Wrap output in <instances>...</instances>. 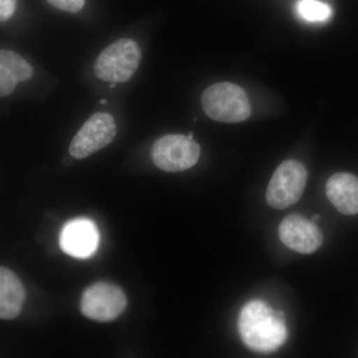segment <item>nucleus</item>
<instances>
[{
	"mask_svg": "<svg viewBox=\"0 0 358 358\" xmlns=\"http://www.w3.org/2000/svg\"><path fill=\"white\" fill-rule=\"evenodd\" d=\"M101 103H107V100H102V101H101Z\"/></svg>",
	"mask_w": 358,
	"mask_h": 358,
	"instance_id": "17",
	"label": "nucleus"
},
{
	"mask_svg": "<svg viewBox=\"0 0 358 358\" xmlns=\"http://www.w3.org/2000/svg\"><path fill=\"white\" fill-rule=\"evenodd\" d=\"M26 298L22 282L13 271L0 267V319L13 320L22 310Z\"/></svg>",
	"mask_w": 358,
	"mask_h": 358,
	"instance_id": "11",
	"label": "nucleus"
},
{
	"mask_svg": "<svg viewBox=\"0 0 358 358\" xmlns=\"http://www.w3.org/2000/svg\"><path fill=\"white\" fill-rule=\"evenodd\" d=\"M296 9L303 20L310 22H322L331 15V7L319 0H299Z\"/></svg>",
	"mask_w": 358,
	"mask_h": 358,
	"instance_id": "13",
	"label": "nucleus"
},
{
	"mask_svg": "<svg viewBox=\"0 0 358 358\" xmlns=\"http://www.w3.org/2000/svg\"><path fill=\"white\" fill-rule=\"evenodd\" d=\"M32 76V66L22 56L13 51L0 50V96L10 95L16 85Z\"/></svg>",
	"mask_w": 358,
	"mask_h": 358,
	"instance_id": "12",
	"label": "nucleus"
},
{
	"mask_svg": "<svg viewBox=\"0 0 358 358\" xmlns=\"http://www.w3.org/2000/svg\"><path fill=\"white\" fill-rule=\"evenodd\" d=\"M141 49L133 39L117 40L101 52L94 65L96 78L110 83L128 82L138 70Z\"/></svg>",
	"mask_w": 358,
	"mask_h": 358,
	"instance_id": "3",
	"label": "nucleus"
},
{
	"mask_svg": "<svg viewBox=\"0 0 358 358\" xmlns=\"http://www.w3.org/2000/svg\"><path fill=\"white\" fill-rule=\"evenodd\" d=\"M152 157L155 166L162 171L178 173L197 164L200 147L189 136L166 134L155 141Z\"/></svg>",
	"mask_w": 358,
	"mask_h": 358,
	"instance_id": "5",
	"label": "nucleus"
},
{
	"mask_svg": "<svg viewBox=\"0 0 358 358\" xmlns=\"http://www.w3.org/2000/svg\"><path fill=\"white\" fill-rule=\"evenodd\" d=\"M52 6L69 13H77L82 10L86 0H47Z\"/></svg>",
	"mask_w": 358,
	"mask_h": 358,
	"instance_id": "14",
	"label": "nucleus"
},
{
	"mask_svg": "<svg viewBox=\"0 0 358 358\" xmlns=\"http://www.w3.org/2000/svg\"><path fill=\"white\" fill-rule=\"evenodd\" d=\"M201 105L210 119L228 124L244 122L252 112L246 92L228 82L214 84L205 90Z\"/></svg>",
	"mask_w": 358,
	"mask_h": 358,
	"instance_id": "2",
	"label": "nucleus"
},
{
	"mask_svg": "<svg viewBox=\"0 0 358 358\" xmlns=\"http://www.w3.org/2000/svg\"><path fill=\"white\" fill-rule=\"evenodd\" d=\"M117 131V124L113 115L107 113L91 115L71 141V157L83 159L95 154L114 141Z\"/></svg>",
	"mask_w": 358,
	"mask_h": 358,
	"instance_id": "7",
	"label": "nucleus"
},
{
	"mask_svg": "<svg viewBox=\"0 0 358 358\" xmlns=\"http://www.w3.org/2000/svg\"><path fill=\"white\" fill-rule=\"evenodd\" d=\"M327 199L341 213L358 214V178L352 173L334 174L327 183Z\"/></svg>",
	"mask_w": 358,
	"mask_h": 358,
	"instance_id": "10",
	"label": "nucleus"
},
{
	"mask_svg": "<svg viewBox=\"0 0 358 358\" xmlns=\"http://www.w3.org/2000/svg\"><path fill=\"white\" fill-rule=\"evenodd\" d=\"M238 329L245 345L256 352H275L288 338L284 313L259 300L249 301L242 308Z\"/></svg>",
	"mask_w": 358,
	"mask_h": 358,
	"instance_id": "1",
	"label": "nucleus"
},
{
	"mask_svg": "<svg viewBox=\"0 0 358 358\" xmlns=\"http://www.w3.org/2000/svg\"><path fill=\"white\" fill-rule=\"evenodd\" d=\"M313 221L320 220V215H315V216H313Z\"/></svg>",
	"mask_w": 358,
	"mask_h": 358,
	"instance_id": "16",
	"label": "nucleus"
},
{
	"mask_svg": "<svg viewBox=\"0 0 358 358\" xmlns=\"http://www.w3.org/2000/svg\"><path fill=\"white\" fill-rule=\"evenodd\" d=\"M279 237L288 248L301 254L313 253L324 241L322 231L317 224L300 214H293L282 221Z\"/></svg>",
	"mask_w": 358,
	"mask_h": 358,
	"instance_id": "8",
	"label": "nucleus"
},
{
	"mask_svg": "<svg viewBox=\"0 0 358 358\" xmlns=\"http://www.w3.org/2000/svg\"><path fill=\"white\" fill-rule=\"evenodd\" d=\"M127 305L128 300L121 288L110 282H100L84 292L81 312L85 317L96 322H112L124 313Z\"/></svg>",
	"mask_w": 358,
	"mask_h": 358,
	"instance_id": "6",
	"label": "nucleus"
},
{
	"mask_svg": "<svg viewBox=\"0 0 358 358\" xmlns=\"http://www.w3.org/2000/svg\"><path fill=\"white\" fill-rule=\"evenodd\" d=\"M100 241L95 222L88 218H76L66 223L60 235L61 249L77 259L93 256Z\"/></svg>",
	"mask_w": 358,
	"mask_h": 358,
	"instance_id": "9",
	"label": "nucleus"
},
{
	"mask_svg": "<svg viewBox=\"0 0 358 358\" xmlns=\"http://www.w3.org/2000/svg\"><path fill=\"white\" fill-rule=\"evenodd\" d=\"M16 0H0V22L8 20L15 13Z\"/></svg>",
	"mask_w": 358,
	"mask_h": 358,
	"instance_id": "15",
	"label": "nucleus"
},
{
	"mask_svg": "<svg viewBox=\"0 0 358 358\" xmlns=\"http://www.w3.org/2000/svg\"><path fill=\"white\" fill-rule=\"evenodd\" d=\"M308 180V171L305 166L296 160L289 159L275 169L267 194L268 204L275 209L288 208L301 199Z\"/></svg>",
	"mask_w": 358,
	"mask_h": 358,
	"instance_id": "4",
	"label": "nucleus"
}]
</instances>
